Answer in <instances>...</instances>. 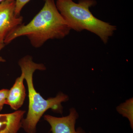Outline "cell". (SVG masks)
<instances>
[{
  "mask_svg": "<svg viewBox=\"0 0 133 133\" xmlns=\"http://www.w3.org/2000/svg\"><path fill=\"white\" fill-rule=\"evenodd\" d=\"M15 1L0 3V43H4L8 35L23 24V17L17 16L15 14Z\"/></svg>",
  "mask_w": 133,
  "mask_h": 133,
  "instance_id": "4",
  "label": "cell"
},
{
  "mask_svg": "<svg viewBox=\"0 0 133 133\" xmlns=\"http://www.w3.org/2000/svg\"><path fill=\"white\" fill-rule=\"evenodd\" d=\"M30 1V0H15V14L17 16H20L22 9L25 5Z\"/></svg>",
  "mask_w": 133,
  "mask_h": 133,
  "instance_id": "9",
  "label": "cell"
},
{
  "mask_svg": "<svg viewBox=\"0 0 133 133\" xmlns=\"http://www.w3.org/2000/svg\"><path fill=\"white\" fill-rule=\"evenodd\" d=\"M78 117V114L74 108L70 109V113L66 116L57 117L45 115L44 116V120L50 124L52 133H86L81 128L76 129Z\"/></svg>",
  "mask_w": 133,
  "mask_h": 133,
  "instance_id": "5",
  "label": "cell"
},
{
  "mask_svg": "<svg viewBox=\"0 0 133 133\" xmlns=\"http://www.w3.org/2000/svg\"><path fill=\"white\" fill-rule=\"evenodd\" d=\"M15 1V0H0V3L2 2L5 1Z\"/></svg>",
  "mask_w": 133,
  "mask_h": 133,
  "instance_id": "12",
  "label": "cell"
},
{
  "mask_svg": "<svg viewBox=\"0 0 133 133\" xmlns=\"http://www.w3.org/2000/svg\"><path fill=\"white\" fill-rule=\"evenodd\" d=\"M5 44L4 43H0V52L5 47ZM6 62V60L0 55V63H4Z\"/></svg>",
  "mask_w": 133,
  "mask_h": 133,
  "instance_id": "11",
  "label": "cell"
},
{
  "mask_svg": "<svg viewBox=\"0 0 133 133\" xmlns=\"http://www.w3.org/2000/svg\"><path fill=\"white\" fill-rule=\"evenodd\" d=\"M71 30L57 9L55 0H45L42 8L31 21L10 32L4 43L9 44L16 38L26 36L34 48H40L48 40L64 38Z\"/></svg>",
  "mask_w": 133,
  "mask_h": 133,
  "instance_id": "1",
  "label": "cell"
},
{
  "mask_svg": "<svg viewBox=\"0 0 133 133\" xmlns=\"http://www.w3.org/2000/svg\"><path fill=\"white\" fill-rule=\"evenodd\" d=\"M9 90L3 89L0 90V112L2 110L4 105L6 104Z\"/></svg>",
  "mask_w": 133,
  "mask_h": 133,
  "instance_id": "10",
  "label": "cell"
},
{
  "mask_svg": "<svg viewBox=\"0 0 133 133\" xmlns=\"http://www.w3.org/2000/svg\"><path fill=\"white\" fill-rule=\"evenodd\" d=\"M24 75L16 78L14 85L9 91L6 104L9 105L12 109L18 110L22 107L26 96V89L24 83Z\"/></svg>",
  "mask_w": 133,
  "mask_h": 133,
  "instance_id": "6",
  "label": "cell"
},
{
  "mask_svg": "<svg viewBox=\"0 0 133 133\" xmlns=\"http://www.w3.org/2000/svg\"><path fill=\"white\" fill-rule=\"evenodd\" d=\"M118 111L122 116L127 118L130 122V126L133 128V98L128 100L117 108Z\"/></svg>",
  "mask_w": 133,
  "mask_h": 133,
  "instance_id": "8",
  "label": "cell"
},
{
  "mask_svg": "<svg viewBox=\"0 0 133 133\" xmlns=\"http://www.w3.org/2000/svg\"><path fill=\"white\" fill-rule=\"evenodd\" d=\"M95 0H57V8L71 30L78 32L86 30L98 36L104 43L116 30V26L97 19L90 8L96 5Z\"/></svg>",
  "mask_w": 133,
  "mask_h": 133,
  "instance_id": "3",
  "label": "cell"
},
{
  "mask_svg": "<svg viewBox=\"0 0 133 133\" xmlns=\"http://www.w3.org/2000/svg\"><path fill=\"white\" fill-rule=\"evenodd\" d=\"M26 111L17 110L11 113L0 114V133H17L22 127Z\"/></svg>",
  "mask_w": 133,
  "mask_h": 133,
  "instance_id": "7",
  "label": "cell"
},
{
  "mask_svg": "<svg viewBox=\"0 0 133 133\" xmlns=\"http://www.w3.org/2000/svg\"><path fill=\"white\" fill-rule=\"evenodd\" d=\"M18 64L24 75L28 91V111L26 118L23 119L22 127L27 133H36L37 123L44 113L50 109L61 112L62 103L67 101L69 97L60 92L55 97L45 99L36 90L33 83L34 72L37 70H45V65L35 63L32 57L29 55L22 58Z\"/></svg>",
  "mask_w": 133,
  "mask_h": 133,
  "instance_id": "2",
  "label": "cell"
}]
</instances>
